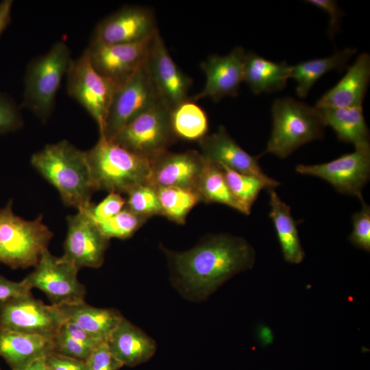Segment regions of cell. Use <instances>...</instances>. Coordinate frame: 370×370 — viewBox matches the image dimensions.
Returning <instances> with one entry per match:
<instances>
[{
	"label": "cell",
	"mask_w": 370,
	"mask_h": 370,
	"mask_svg": "<svg viewBox=\"0 0 370 370\" xmlns=\"http://www.w3.org/2000/svg\"><path fill=\"white\" fill-rule=\"evenodd\" d=\"M219 165L223 169L232 195L241 206L242 213L245 215L250 214L251 208L261 190L275 188L280 185L279 182L273 178L267 180L254 175L236 172L223 164Z\"/></svg>",
	"instance_id": "cell-29"
},
{
	"label": "cell",
	"mask_w": 370,
	"mask_h": 370,
	"mask_svg": "<svg viewBox=\"0 0 370 370\" xmlns=\"http://www.w3.org/2000/svg\"><path fill=\"white\" fill-rule=\"evenodd\" d=\"M196 192L201 201L221 204L242 213L241 206L227 184L223 169L217 163L205 159Z\"/></svg>",
	"instance_id": "cell-30"
},
{
	"label": "cell",
	"mask_w": 370,
	"mask_h": 370,
	"mask_svg": "<svg viewBox=\"0 0 370 370\" xmlns=\"http://www.w3.org/2000/svg\"><path fill=\"white\" fill-rule=\"evenodd\" d=\"M360 210L352 217L353 230L349 236L351 243L366 252L370 251V206L364 199Z\"/></svg>",
	"instance_id": "cell-34"
},
{
	"label": "cell",
	"mask_w": 370,
	"mask_h": 370,
	"mask_svg": "<svg viewBox=\"0 0 370 370\" xmlns=\"http://www.w3.org/2000/svg\"><path fill=\"white\" fill-rule=\"evenodd\" d=\"M106 343L121 365L130 367L147 362L156 351L155 341L124 317Z\"/></svg>",
	"instance_id": "cell-21"
},
{
	"label": "cell",
	"mask_w": 370,
	"mask_h": 370,
	"mask_svg": "<svg viewBox=\"0 0 370 370\" xmlns=\"http://www.w3.org/2000/svg\"><path fill=\"white\" fill-rule=\"evenodd\" d=\"M52 237L42 215L25 220L14 213L12 200L0 209L1 263L14 269L35 267Z\"/></svg>",
	"instance_id": "cell-6"
},
{
	"label": "cell",
	"mask_w": 370,
	"mask_h": 370,
	"mask_svg": "<svg viewBox=\"0 0 370 370\" xmlns=\"http://www.w3.org/2000/svg\"><path fill=\"white\" fill-rule=\"evenodd\" d=\"M295 171L321 178L339 193L357 197L361 201L362 191L370 177V145L356 147L353 152L328 162L298 164Z\"/></svg>",
	"instance_id": "cell-11"
},
{
	"label": "cell",
	"mask_w": 370,
	"mask_h": 370,
	"mask_svg": "<svg viewBox=\"0 0 370 370\" xmlns=\"http://www.w3.org/2000/svg\"><path fill=\"white\" fill-rule=\"evenodd\" d=\"M47 370H87L86 362L54 351L46 356Z\"/></svg>",
	"instance_id": "cell-39"
},
{
	"label": "cell",
	"mask_w": 370,
	"mask_h": 370,
	"mask_svg": "<svg viewBox=\"0 0 370 370\" xmlns=\"http://www.w3.org/2000/svg\"><path fill=\"white\" fill-rule=\"evenodd\" d=\"M158 101L156 90L145 62L115 92L103 131L99 135L112 139L126 124Z\"/></svg>",
	"instance_id": "cell-12"
},
{
	"label": "cell",
	"mask_w": 370,
	"mask_h": 370,
	"mask_svg": "<svg viewBox=\"0 0 370 370\" xmlns=\"http://www.w3.org/2000/svg\"><path fill=\"white\" fill-rule=\"evenodd\" d=\"M53 351L86 361L95 349L86 346L64 332L60 328L53 338Z\"/></svg>",
	"instance_id": "cell-35"
},
{
	"label": "cell",
	"mask_w": 370,
	"mask_h": 370,
	"mask_svg": "<svg viewBox=\"0 0 370 370\" xmlns=\"http://www.w3.org/2000/svg\"><path fill=\"white\" fill-rule=\"evenodd\" d=\"M356 48L347 47L332 56L303 61L292 66L290 78L297 83L296 93L300 98L308 95L316 82L329 71H343L347 69L350 58L356 53Z\"/></svg>",
	"instance_id": "cell-27"
},
{
	"label": "cell",
	"mask_w": 370,
	"mask_h": 370,
	"mask_svg": "<svg viewBox=\"0 0 370 370\" xmlns=\"http://www.w3.org/2000/svg\"><path fill=\"white\" fill-rule=\"evenodd\" d=\"M0 370H1V368H0Z\"/></svg>",
	"instance_id": "cell-45"
},
{
	"label": "cell",
	"mask_w": 370,
	"mask_h": 370,
	"mask_svg": "<svg viewBox=\"0 0 370 370\" xmlns=\"http://www.w3.org/2000/svg\"><path fill=\"white\" fill-rule=\"evenodd\" d=\"M79 269L62 256L44 251L35 269L25 278L32 288L45 293L56 306L85 301V286L77 279Z\"/></svg>",
	"instance_id": "cell-9"
},
{
	"label": "cell",
	"mask_w": 370,
	"mask_h": 370,
	"mask_svg": "<svg viewBox=\"0 0 370 370\" xmlns=\"http://www.w3.org/2000/svg\"><path fill=\"white\" fill-rule=\"evenodd\" d=\"M45 360L46 356L40 357L23 367L12 370H47Z\"/></svg>",
	"instance_id": "cell-44"
},
{
	"label": "cell",
	"mask_w": 370,
	"mask_h": 370,
	"mask_svg": "<svg viewBox=\"0 0 370 370\" xmlns=\"http://www.w3.org/2000/svg\"><path fill=\"white\" fill-rule=\"evenodd\" d=\"M162 249L173 286L193 301L206 299L231 278L252 269L256 262V251L250 243L230 234L208 235L184 251Z\"/></svg>",
	"instance_id": "cell-1"
},
{
	"label": "cell",
	"mask_w": 370,
	"mask_h": 370,
	"mask_svg": "<svg viewBox=\"0 0 370 370\" xmlns=\"http://www.w3.org/2000/svg\"><path fill=\"white\" fill-rule=\"evenodd\" d=\"M155 34L140 41L130 43H90L86 49L95 70L119 88L145 62Z\"/></svg>",
	"instance_id": "cell-13"
},
{
	"label": "cell",
	"mask_w": 370,
	"mask_h": 370,
	"mask_svg": "<svg viewBox=\"0 0 370 370\" xmlns=\"http://www.w3.org/2000/svg\"><path fill=\"white\" fill-rule=\"evenodd\" d=\"M72 60L70 48L60 40L46 53L32 59L27 66L22 105L43 122L53 112L61 81Z\"/></svg>",
	"instance_id": "cell-5"
},
{
	"label": "cell",
	"mask_w": 370,
	"mask_h": 370,
	"mask_svg": "<svg viewBox=\"0 0 370 370\" xmlns=\"http://www.w3.org/2000/svg\"><path fill=\"white\" fill-rule=\"evenodd\" d=\"M317 108L325 125L334 131L340 141L352 143L355 148L370 145L362 107Z\"/></svg>",
	"instance_id": "cell-25"
},
{
	"label": "cell",
	"mask_w": 370,
	"mask_h": 370,
	"mask_svg": "<svg viewBox=\"0 0 370 370\" xmlns=\"http://www.w3.org/2000/svg\"><path fill=\"white\" fill-rule=\"evenodd\" d=\"M200 153L209 161L223 164L238 173L271 180L259 164L260 156H254L245 151L228 134L223 126L217 132L207 134L199 141Z\"/></svg>",
	"instance_id": "cell-19"
},
{
	"label": "cell",
	"mask_w": 370,
	"mask_h": 370,
	"mask_svg": "<svg viewBox=\"0 0 370 370\" xmlns=\"http://www.w3.org/2000/svg\"><path fill=\"white\" fill-rule=\"evenodd\" d=\"M12 5V0H3L0 2V36L10 21Z\"/></svg>",
	"instance_id": "cell-43"
},
{
	"label": "cell",
	"mask_w": 370,
	"mask_h": 370,
	"mask_svg": "<svg viewBox=\"0 0 370 370\" xmlns=\"http://www.w3.org/2000/svg\"><path fill=\"white\" fill-rule=\"evenodd\" d=\"M150 162L149 184L156 188L177 187L196 192L205 159L200 152L195 150L179 153L168 150Z\"/></svg>",
	"instance_id": "cell-18"
},
{
	"label": "cell",
	"mask_w": 370,
	"mask_h": 370,
	"mask_svg": "<svg viewBox=\"0 0 370 370\" xmlns=\"http://www.w3.org/2000/svg\"><path fill=\"white\" fill-rule=\"evenodd\" d=\"M272 131L261 155L286 158L299 147L323 138L326 127L319 110L292 97L276 99L271 106Z\"/></svg>",
	"instance_id": "cell-4"
},
{
	"label": "cell",
	"mask_w": 370,
	"mask_h": 370,
	"mask_svg": "<svg viewBox=\"0 0 370 370\" xmlns=\"http://www.w3.org/2000/svg\"><path fill=\"white\" fill-rule=\"evenodd\" d=\"M291 69L286 61L273 62L254 52H247L243 82L255 95L281 90L290 79Z\"/></svg>",
	"instance_id": "cell-23"
},
{
	"label": "cell",
	"mask_w": 370,
	"mask_h": 370,
	"mask_svg": "<svg viewBox=\"0 0 370 370\" xmlns=\"http://www.w3.org/2000/svg\"><path fill=\"white\" fill-rule=\"evenodd\" d=\"M66 318L58 306L29 294L0 301V328L53 338Z\"/></svg>",
	"instance_id": "cell-10"
},
{
	"label": "cell",
	"mask_w": 370,
	"mask_h": 370,
	"mask_svg": "<svg viewBox=\"0 0 370 370\" xmlns=\"http://www.w3.org/2000/svg\"><path fill=\"white\" fill-rule=\"evenodd\" d=\"M162 216L178 223L184 224L192 208L200 202L197 192L177 187L158 188Z\"/></svg>",
	"instance_id": "cell-31"
},
{
	"label": "cell",
	"mask_w": 370,
	"mask_h": 370,
	"mask_svg": "<svg viewBox=\"0 0 370 370\" xmlns=\"http://www.w3.org/2000/svg\"><path fill=\"white\" fill-rule=\"evenodd\" d=\"M125 205V199L121 194L109 193L101 202L92 204L87 211L95 223L106 221L121 211Z\"/></svg>",
	"instance_id": "cell-36"
},
{
	"label": "cell",
	"mask_w": 370,
	"mask_h": 370,
	"mask_svg": "<svg viewBox=\"0 0 370 370\" xmlns=\"http://www.w3.org/2000/svg\"><path fill=\"white\" fill-rule=\"evenodd\" d=\"M247 51L241 47H234L228 54H212L201 63L206 76L204 88L189 97L193 101L210 98L215 102L225 97H236L243 82Z\"/></svg>",
	"instance_id": "cell-17"
},
{
	"label": "cell",
	"mask_w": 370,
	"mask_h": 370,
	"mask_svg": "<svg viewBox=\"0 0 370 370\" xmlns=\"http://www.w3.org/2000/svg\"><path fill=\"white\" fill-rule=\"evenodd\" d=\"M171 112L158 101L109 140L151 161L168 151L177 139L171 127Z\"/></svg>",
	"instance_id": "cell-7"
},
{
	"label": "cell",
	"mask_w": 370,
	"mask_h": 370,
	"mask_svg": "<svg viewBox=\"0 0 370 370\" xmlns=\"http://www.w3.org/2000/svg\"><path fill=\"white\" fill-rule=\"evenodd\" d=\"M85 362L87 370H119L123 367L112 355L106 341L97 346Z\"/></svg>",
	"instance_id": "cell-38"
},
{
	"label": "cell",
	"mask_w": 370,
	"mask_h": 370,
	"mask_svg": "<svg viewBox=\"0 0 370 370\" xmlns=\"http://www.w3.org/2000/svg\"><path fill=\"white\" fill-rule=\"evenodd\" d=\"M149 218L135 214L126 208L112 217L96 223L102 234L108 238L125 239L132 236Z\"/></svg>",
	"instance_id": "cell-32"
},
{
	"label": "cell",
	"mask_w": 370,
	"mask_h": 370,
	"mask_svg": "<svg viewBox=\"0 0 370 370\" xmlns=\"http://www.w3.org/2000/svg\"><path fill=\"white\" fill-rule=\"evenodd\" d=\"M158 29L153 10L146 6L127 5L96 25L90 43L114 45L138 42Z\"/></svg>",
	"instance_id": "cell-15"
},
{
	"label": "cell",
	"mask_w": 370,
	"mask_h": 370,
	"mask_svg": "<svg viewBox=\"0 0 370 370\" xmlns=\"http://www.w3.org/2000/svg\"><path fill=\"white\" fill-rule=\"evenodd\" d=\"M66 76L68 94L86 109L102 133L118 87L95 70L86 49L73 59Z\"/></svg>",
	"instance_id": "cell-8"
},
{
	"label": "cell",
	"mask_w": 370,
	"mask_h": 370,
	"mask_svg": "<svg viewBox=\"0 0 370 370\" xmlns=\"http://www.w3.org/2000/svg\"><path fill=\"white\" fill-rule=\"evenodd\" d=\"M370 81V55L360 53L345 75L317 101L316 108L362 107Z\"/></svg>",
	"instance_id": "cell-20"
},
{
	"label": "cell",
	"mask_w": 370,
	"mask_h": 370,
	"mask_svg": "<svg viewBox=\"0 0 370 370\" xmlns=\"http://www.w3.org/2000/svg\"><path fill=\"white\" fill-rule=\"evenodd\" d=\"M68 231L64 243V258L82 267L99 268L104 260L108 239L87 210L67 217Z\"/></svg>",
	"instance_id": "cell-16"
},
{
	"label": "cell",
	"mask_w": 370,
	"mask_h": 370,
	"mask_svg": "<svg viewBox=\"0 0 370 370\" xmlns=\"http://www.w3.org/2000/svg\"><path fill=\"white\" fill-rule=\"evenodd\" d=\"M60 328L68 335L82 344L92 349H95L102 343L106 342L79 328L75 323L66 321Z\"/></svg>",
	"instance_id": "cell-42"
},
{
	"label": "cell",
	"mask_w": 370,
	"mask_h": 370,
	"mask_svg": "<svg viewBox=\"0 0 370 370\" xmlns=\"http://www.w3.org/2000/svg\"><path fill=\"white\" fill-rule=\"evenodd\" d=\"M23 125V119L17 106L0 93V134L14 132Z\"/></svg>",
	"instance_id": "cell-37"
},
{
	"label": "cell",
	"mask_w": 370,
	"mask_h": 370,
	"mask_svg": "<svg viewBox=\"0 0 370 370\" xmlns=\"http://www.w3.org/2000/svg\"><path fill=\"white\" fill-rule=\"evenodd\" d=\"M53 351V338L0 328V356L12 369L47 356Z\"/></svg>",
	"instance_id": "cell-22"
},
{
	"label": "cell",
	"mask_w": 370,
	"mask_h": 370,
	"mask_svg": "<svg viewBox=\"0 0 370 370\" xmlns=\"http://www.w3.org/2000/svg\"><path fill=\"white\" fill-rule=\"evenodd\" d=\"M32 289L25 278L14 282L0 275V301L31 294Z\"/></svg>",
	"instance_id": "cell-40"
},
{
	"label": "cell",
	"mask_w": 370,
	"mask_h": 370,
	"mask_svg": "<svg viewBox=\"0 0 370 370\" xmlns=\"http://www.w3.org/2000/svg\"><path fill=\"white\" fill-rule=\"evenodd\" d=\"M145 65L159 100L165 106L173 110L188 99L193 79L175 63L159 31L154 35Z\"/></svg>",
	"instance_id": "cell-14"
},
{
	"label": "cell",
	"mask_w": 370,
	"mask_h": 370,
	"mask_svg": "<svg viewBox=\"0 0 370 370\" xmlns=\"http://www.w3.org/2000/svg\"><path fill=\"white\" fill-rule=\"evenodd\" d=\"M86 153L95 190L127 194L138 185L149 184L150 160L103 136L99 135Z\"/></svg>",
	"instance_id": "cell-3"
},
{
	"label": "cell",
	"mask_w": 370,
	"mask_h": 370,
	"mask_svg": "<svg viewBox=\"0 0 370 370\" xmlns=\"http://www.w3.org/2000/svg\"><path fill=\"white\" fill-rule=\"evenodd\" d=\"M71 321L89 334L106 341L123 316L114 308L92 306L86 301L58 306Z\"/></svg>",
	"instance_id": "cell-26"
},
{
	"label": "cell",
	"mask_w": 370,
	"mask_h": 370,
	"mask_svg": "<svg viewBox=\"0 0 370 370\" xmlns=\"http://www.w3.org/2000/svg\"><path fill=\"white\" fill-rule=\"evenodd\" d=\"M171 123L175 138L188 141H199L208 130L206 113L189 98L171 110Z\"/></svg>",
	"instance_id": "cell-28"
},
{
	"label": "cell",
	"mask_w": 370,
	"mask_h": 370,
	"mask_svg": "<svg viewBox=\"0 0 370 370\" xmlns=\"http://www.w3.org/2000/svg\"><path fill=\"white\" fill-rule=\"evenodd\" d=\"M267 191L271 207L269 216L273 222L284 258L291 264H299L305 258V252L297 223L291 214V208L281 199L275 188Z\"/></svg>",
	"instance_id": "cell-24"
},
{
	"label": "cell",
	"mask_w": 370,
	"mask_h": 370,
	"mask_svg": "<svg viewBox=\"0 0 370 370\" xmlns=\"http://www.w3.org/2000/svg\"><path fill=\"white\" fill-rule=\"evenodd\" d=\"M306 2L328 13L330 16L328 34L330 37H332L339 29L340 19L343 14L336 1L333 0H308Z\"/></svg>",
	"instance_id": "cell-41"
},
{
	"label": "cell",
	"mask_w": 370,
	"mask_h": 370,
	"mask_svg": "<svg viewBox=\"0 0 370 370\" xmlns=\"http://www.w3.org/2000/svg\"><path fill=\"white\" fill-rule=\"evenodd\" d=\"M31 164L59 192L62 201L77 210L88 208L95 191L86 151L66 140L45 145Z\"/></svg>",
	"instance_id": "cell-2"
},
{
	"label": "cell",
	"mask_w": 370,
	"mask_h": 370,
	"mask_svg": "<svg viewBox=\"0 0 370 370\" xmlns=\"http://www.w3.org/2000/svg\"><path fill=\"white\" fill-rule=\"evenodd\" d=\"M125 208L132 212L150 218L162 215L157 189L149 184L138 185L127 194Z\"/></svg>",
	"instance_id": "cell-33"
}]
</instances>
